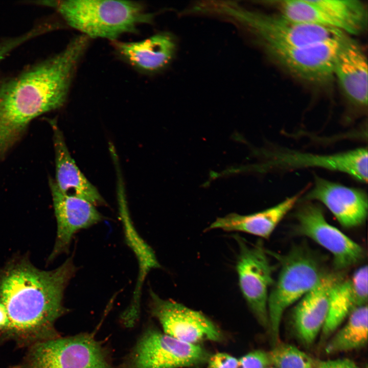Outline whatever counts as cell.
Returning <instances> with one entry per match:
<instances>
[{
    "instance_id": "6da1fadb",
    "label": "cell",
    "mask_w": 368,
    "mask_h": 368,
    "mask_svg": "<svg viewBox=\"0 0 368 368\" xmlns=\"http://www.w3.org/2000/svg\"><path fill=\"white\" fill-rule=\"evenodd\" d=\"M78 268L72 256L51 270L39 269L28 257H15L0 268V302L9 318L0 332L3 340L11 339L30 347L57 338V319L68 310L63 305L64 292Z\"/></svg>"
},
{
    "instance_id": "7a4b0ae2",
    "label": "cell",
    "mask_w": 368,
    "mask_h": 368,
    "mask_svg": "<svg viewBox=\"0 0 368 368\" xmlns=\"http://www.w3.org/2000/svg\"><path fill=\"white\" fill-rule=\"evenodd\" d=\"M88 40L78 35L59 53L0 82V160L34 119L64 104Z\"/></svg>"
},
{
    "instance_id": "3957f363",
    "label": "cell",
    "mask_w": 368,
    "mask_h": 368,
    "mask_svg": "<svg viewBox=\"0 0 368 368\" xmlns=\"http://www.w3.org/2000/svg\"><path fill=\"white\" fill-rule=\"evenodd\" d=\"M55 9L67 25L88 38L116 41L123 34L134 33L139 25L150 24L154 15L139 2L122 1L68 0L35 1Z\"/></svg>"
},
{
    "instance_id": "277c9868",
    "label": "cell",
    "mask_w": 368,
    "mask_h": 368,
    "mask_svg": "<svg viewBox=\"0 0 368 368\" xmlns=\"http://www.w3.org/2000/svg\"><path fill=\"white\" fill-rule=\"evenodd\" d=\"M268 252L281 266L268 298L267 331L273 347L280 342V325L285 310L312 290L325 273L314 256L302 248L294 247L283 255Z\"/></svg>"
},
{
    "instance_id": "5b68a950",
    "label": "cell",
    "mask_w": 368,
    "mask_h": 368,
    "mask_svg": "<svg viewBox=\"0 0 368 368\" xmlns=\"http://www.w3.org/2000/svg\"><path fill=\"white\" fill-rule=\"evenodd\" d=\"M218 8L248 29L264 48L300 47L347 35L333 28L298 22L280 13L266 14L231 4Z\"/></svg>"
},
{
    "instance_id": "8992f818",
    "label": "cell",
    "mask_w": 368,
    "mask_h": 368,
    "mask_svg": "<svg viewBox=\"0 0 368 368\" xmlns=\"http://www.w3.org/2000/svg\"><path fill=\"white\" fill-rule=\"evenodd\" d=\"M17 368H116L106 347L90 333L57 338L29 347Z\"/></svg>"
},
{
    "instance_id": "52a82bcc",
    "label": "cell",
    "mask_w": 368,
    "mask_h": 368,
    "mask_svg": "<svg viewBox=\"0 0 368 368\" xmlns=\"http://www.w3.org/2000/svg\"><path fill=\"white\" fill-rule=\"evenodd\" d=\"M210 355L199 344L179 340L149 327L116 368L190 367L206 363Z\"/></svg>"
},
{
    "instance_id": "ba28073f",
    "label": "cell",
    "mask_w": 368,
    "mask_h": 368,
    "mask_svg": "<svg viewBox=\"0 0 368 368\" xmlns=\"http://www.w3.org/2000/svg\"><path fill=\"white\" fill-rule=\"evenodd\" d=\"M279 13L303 23L331 28L348 35L366 28L367 12L359 0H282L272 2Z\"/></svg>"
},
{
    "instance_id": "9c48e42d",
    "label": "cell",
    "mask_w": 368,
    "mask_h": 368,
    "mask_svg": "<svg viewBox=\"0 0 368 368\" xmlns=\"http://www.w3.org/2000/svg\"><path fill=\"white\" fill-rule=\"evenodd\" d=\"M235 238L239 247L236 270L240 289L258 323L268 330V298L274 283L273 266L261 242L250 244L238 235Z\"/></svg>"
},
{
    "instance_id": "30bf717a",
    "label": "cell",
    "mask_w": 368,
    "mask_h": 368,
    "mask_svg": "<svg viewBox=\"0 0 368 368\" xmlns=\"http://www.w3.org/2000/svg\"><path fill=\"white\" fill-rule=\"evenodd\" d=\"M149 295L150 313L158 321L165 333L195 344L223 339L220 329L200 311L172 300L163 299L151 289Z\"/></svg>"
},
{
    "instance_id": "8fae6325",
    "label": "cell",
    "mask_w": 368,
    "mask_h": 368,
    "mask_svg": "<svg viewBox=\"0 0 368 368\" xmlns=\"http://www.w3.org/2000/svg\"><path fill=\"white\" fill-rule=\"evenodd\" d=\"M292 48H264L273 60L300 79L324 83L334 77V65L341 42L345 37Z\"/></svg>"
},
{
    "instance_id": "7c38bea8",
    "label": "cell",
    "mask_w": 368,
    "mask_h": 368,
    "mask_svg": "<svg viewBox=\"0 0 368 368\" xmlns=\"http://www.w3.org/2000/svg\"><path fill=\"white\" fill-rule=\"evenodd\" d=\"M296 218V233L310 238L332 254L337 269L348 268L364 258L363 248L329 223L319 206L306 204L298 210Z\"/></svg>"
},
{
    "instance_id": "4fadbf2b",
    "label": "cell",
    "mask_w": 368,
    "mask_h": 368,
    "mask_svg": "<svg viewBox=\"0 0 368 368\" xmlns=\"http://www.w3.org/2000/svg\"><path fill=\"white\" fill-rule=\"evenodd\" d=\"M49 181L57 222L55 242L48 260L50 262L59 255L68 253L77 232L99 223L103 217L90 202L62 192L53 178Z\"/></svg>"
},
{
    "instance_id": "5bb4252c",
    "label": "cell",
    "mask_w": 368,
    "mask_h": 368,
    "mask_svg": "<svg viewBox=\"0 0 368 368\" xmlns=\"http://www.w3.org/2000/svg\"><path fill=\"white\" fill-rule=\"evenodd\" d=\"M341 279L337 274L325 273L293 309V328L296 337L304 345L313 344L320 334L328 316L333 289Z\"/></svg>"
},
{
    "instance_id": "9a60e30c",
    "label": "cell",
    "mask_w": 368,
    "mask_h": 368,
    "mask_svg": "<svg viewBox=\"0 0 368 368\" xmlns=\"http://www.w3.org/2000/svg\"><path fill=\"white\" fill-rule=\"evenodd\" d=\"M306 198L323 203L344 227L362 224L367 214V198L361 191L316 177Z\"/></svg>"
},
{
    "instance_id": "2e32d148",
    "label": "cell",
    "mask_w": 368,
    "mask_h": 368,
    "mask_svg": "<svg viewBox=\"0 0 368 368\" xmlns=\"http://www.w3.org/2000/svg\"><path fill=\"white\" fill-rule=\"evenodd\" d=\"M333 75L350 102L357 106H367V58L360 44L349 35L341 42L334 65Z\"/></svg>"
},
{
    "instance_id": "e0dca14e",
    "label": "cell",
    "mask_w": 368,
    "mask_h": 368,
    "mask_svg": "<svg viewBox=\"0 0 368 368\" xmlns=\"http://www.w3.org/2000/svg\"><path fill=\"white\" fill-rule=\"evenodd\" d=\"M367 265H363L334 287L328 316L320 334L321 343L326 342L354 310L367 305Z\"/></svg>"
},
{
    "instance_id": "ac0fdd59",
    "label": "cell",
    "mask_w": 368,
    "mask_h": 368,
    "mask_svg": "<svg viewBox=\"0 0 368 368\" xmlns=\"http://www.w3.org/2000/svg\"><path fill=\"white\" fill-rule=\"evenodd\" d=\"M53 132L56 177L54 181L63 193L80 197L95 206L106 204L96 188L80 170L66 146L62 132L56 120L49 121Z\"/></svg>"
},
{
    "instance_id": "d6986e66",
    "label": "cell",
    "mask_w": 368,
    "mask_h": 368,
    "mask_svg": "<svg viewBox=\"0 0 368 368\" xmlns=\"http://www.w3.org/2000/svg\"><path fill=\"white\" fill-rule=\"evenodd\" d=\"M118 53L135 67L155 73L168 67L177 50L175 37L170 33L162 32L146 39L135 42L113 41Z\"/></svg>"
},
{
    "instance_id": "ffe728a7",
    "label": "cell",
    "mask_w": 368,
    "mask_h": 368,
    "mask_svg": "<svg viewBox=\"0 0 368 368\" xmlns=\"http://www.w3.org/2000/svg\"><path fill=\"white\" fill-rule=\"evenodd\" d=\"M273 165L283 167L315 166L346 173L363 182L367 180V150L358 148L334 155L286 154L275 157Z\"/></svg>"
},
{
    "instance_id": "44dd1931",
    "label": "cell",
    "mask_w": 368,
    "mask_h": 368,
    "mask_svg": "<svg viewBox=\"0 0 368 368\" xmlns=\"http://www.w3.org/2000/svg\"><path fill=\"white\" fill-rule=\"evenodd\" d=\"M298 198L299 195L287 198L272 207L249 215L231 214L218 218L206 229L243 232L264 239L269 238Z\"/></svg>"
},
{
    "instance_id": "7402d4cb",
    "label": "cell",
    "mask_w": 368,
    "mask_h": 368,
    "mask_svg": "<svg viewBox=\"0 0 368 368\" xmlns=\"http://www.w3.org/2000/svg\"><path fill=\"white\" fill-rule=\"evenodd\" d=\"M344 325L336 330L325 344L327 354H335L359 350L367 343V305L354 310Z\"/></svg>"
},
{
    "instance_id": "603a6c76",
    "label": "cell",
    "mask_w": 368,
    "mask_h": 368,
    "mask_svg": "<svg viewBox=\"0 0 368 368\" xmlns=\"http://www.w3.org/2000/svg\"><path fill=\"white\" fill-rule=\"evenodd\" d=\"M124 223L126 241L133 250L139 262L140 272L137 285L142 286L146 276L152 269L160 265L151 248L140 237L134 228L129 216L122 218Z\"/></svg>"
},
{
    "instance_id": "cb8c5ba5",
    "label": "cell",
    "mask_w": 368,
    "mask_h": 368,
    "mask_svg": "<svg viewBox=\"0 0 368 368\" xmlns=\"http://www.w3.org/2000/svg\"><path fill=\"white\" fill-rule=\"evenodd\" d=\"M268 353L274 368H315L316 360L291 344L280 341Z\"/></svg>"
},
{
    "instance_id": "d4e9b609",
    "label": "cell",
    "mask_w": 368,
    "mask_h": 368,
    "mask_svg": "<svg viewBox=\"0 0 368 368\" xmlns=\"http://www.w3.org/2000/svg\"><path fill=\"white\" fill-rule=\"evenodd\" d=\"M52 31V26L47 21L34 26L28 31L16 36L7 37L0 41V62L15 49L25 42Z\"/></svg>"
},
{
    "instance_id": "484cf974",
    "label": "cell",
    "mask_w": 368,
    "mask_h": 368,
    "mask_svg": "<svg viewBox=\"0 0 368 368\" xmlns=\"http://www.w3.org/2000/svg\"><path fill=\"white\" fill-rule=\"evenodd\" d=\"M270 366L268 352L256 350L239 358L237 368H266Z\"/></svg>"
},
{
    "instance_id": "4316f807",
    "label": "cell",
    "mask_w": 368,
    "mask_h": 368,
    "mask_svg": "<svg viewBox=\"0 0 368 368\" xmlns=\"http://www.w3.org/2000/svg\"><path fill=\"white\" fill-rule=\"evenodd\" d=\"M206 368H237L239 359L225 352L211 355L206 363Z\"/></svg>"
},
{
    "instance_id": "83f0119b",
    "label": "cell",
    "mask_w": 368,
    "mask_h": 368,
    "mask_svg": "<svg viewBox=\"0 0 368 368\" xmlns=\"http://www.w3.org/2000/svg\"><path fill=\"white\" fill-rule=\"evenodd\" d=\"M315 368H361L348 358L316 360Z\"/></svg>"
},
{
    "instance_id": "f1b7e54d",
    "label": "cell",
    "mask_w": 368,
    "mask_h": 368,
    "mask_svg": "<svg viewBox=\"0 0 368 368\" xmlns=\"http://www.w3.org/2000/svg\"><path fill=\"white\" fill-rule=\"evenodd\" d=\"M9 324V318L7 310L4 305L0 302V331L4 330Z\"/></svg>"
},
{
    "instance_id": "f546056e",
    "label": "cell",
    "mask_w": 368,
    "mask_h": 368,
    "mask_svg": "<svg viewBox=\"0 0 368 368\" xmlns=\"http://www.w3.org/2000/svg\"><path fill=\"white\" fill-rule=\"evenodd\" d=\"M266 368H274V367H272V366H270L267 367H266Z\"/></svg>"
}]
</instances>
